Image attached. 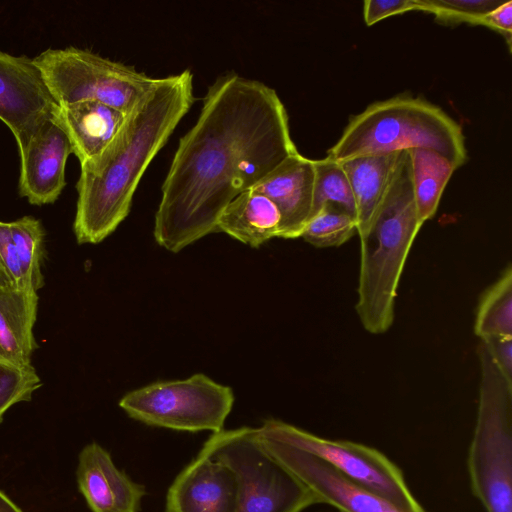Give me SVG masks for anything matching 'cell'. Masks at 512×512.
Listing matches in <instances>:
<instances>
[{
    "label": "cell",
    "mask_w": 512,
    "mask_h": 512,
    "mask_svg": "<svg viewBox=\"0 0 512 512\" xmlns=\"http://www.w3.org/2000/svg\"><path fill=\"white\" fill-rule=\"evenodd\" d=\"M296 152L286 108L273 88L236 73L218 77L162 184L156 242L176 253L218 232L225 207Z\"/></svg>",
    "instance_id": "obj_1"
},
{
    "label": "cell",
    "mask_w": 512,
    "mask_h": 512,
    "mask_svg": "<svg viewBox=\"0 0 512 512\" xmlns=\"http://www.w3.org/2000/svg\"><path fill=\"white\" fill-rule=\"evenodd\" d=\"M194 100L190 70L157 78L108 147L80 164L73 225L79 244L100 243L127 217L144 172Z\"/></svg>",
    "instance_id": "obj_2"
},
{
    "label": "cell",
    "mask_w": 512,
    "mask_h": 512,
    "mask_svg": "<svg viewBox=\"0 0 512 512\" xmlns=\"http://www.w3.org/2000/svg\"><path fill=\"white\" fill-rule=\"evenodd\" d=\"M419 221L410 157L400 152L389 188L368 231L360 237V269L356 312L364 329L385 333L394 322L395 299Z\"/></svg>",
    "instance_id": "obj_3"
},
{
    "label": "cell",
    "mask_w": 512,
    "mask_h": 512,
    "mask_svg": "<svg viewBox=\"0 0 512 512\" xmlns=\"http://www.w3.org/2000/svg\"><path fill=\"white\" fill-rule=\"evenodd\" d=\"M412 148L434 150L457 168L467 160L461 126L440 107L410 95L374 102L352 116L327 157L342 162Z\"/></svg>",
    "instance_id": "obj_4"
},
{
    "label": "cell",
    "mask_w": 512,
    "mask_h": 512,
    "mask_svg": "<svg viewBox=\"0 0 512 512\" xmlns=\"http://www.w3.org/2000/svg\"><path fill=\"white\" fill-rule=\"evenodd\" d=\"M479 401L467 468L486 512H512V385L480 342Z\"/></svg>",
    "instance_id": "obj_5"
},
{
    "label": "cell",
    "mask_w": 512,
    "mask_h": 512,
    "mask_svg": "<svg viewBox=\"0 0 512 512\" xmlns=\"http://www.w3.org/2000/svg\"><path fill=\"white\" fill-rule=\"evenodd\" d=\"M202 453L228 466L238 487V512H302L318 498L264 446L258 428L221 430Z\"/></svg>",
    "instance_id": "obj_6"
},
{
    "label": "cell",
    "mask_w": 512,
    "mask_h": 512,
    "mask_svg": "<svg viewBox=\"0 0 512 512\" xmlns=\"http://www.w3.org/2000/svg\"><path fill=\"white\" fill-rule=\"evenodd\" d=\"M33 62L59 106L95 100L129 114L157 80L133 66L75 47L47 49Z\"/></svg>",
    "instance_id": "obj_7"
},
{
    "label": "cell",
    "mask_w": 512,
    "mask_h": 512,
    "mask_svg": "<svg viewBox=\"0 0 512 512\" xmlns=\"http://www.w3.org/2000/svg\"><path fill=\"white\" fill-rule=\"evenodd\" d=\"M234 400L230 387L198 373L133 390L121 398L119 406L130 418L149 426L216 433L223 430Z\"/></svg>",
    "instance_id": "obj_8"
},
{
    "label": "cell",
    "mask_w": 512,
    "mask_h": 512,
    "mask_svg": "<svg viewBox=\"0 0 512 512\" xmlns=\"http://www.w3.org/2000/svg\"><path fill=\"white\" fill-rule=\"evenodd\" d=\"M258 430L263 436L321 458L346 477L407 512H427L411 493L402 471L372 447L322 438L277 419L265 420Z\"/></svg>",
    "instance_id": "obj_9"
},
{
    "label": "cell",
    "mask_w": 512,
    "mask_h": 512,
    "mask_svg": "<svg viewBox=\"0 0 512 512\" xmlns=\"http://www.w3.org/2000/svg\"><path fill=\"white\" fill-rule=\"evenodd\" d=\"M259 435L266 449L311 490L320 504L331 505L340 512H407L346 477L321 458Z\"/></svg>",
    "instance_id": "obj_10"
},
{
    "label": "cell",
    "mask_w": 512,
    "mask_h": 512,
    "mask_svg": "<svg viewBox=\"0 0 512 512\" xmlns=\"http://www.w3.org/2000/svg\"><path fill=\"white\" fill-rule=\"evenodd\" d=\"M58 107L33 59L0 51V120L13 133L19 154Z\"/></svg>",
    "instance_id": "obj_11"
},
{
    "label": "cell",
    "mask_w": 512,
    "mask_h": 512,
    "mask_svg": "<svg viewBox=\"0 0 512 512\" xmlns=\"http://www.w3.org/2000/svg\"><path fill=\"white\" fill-rule=\"evenodd\" d=\"M238 507L232 470L199 451L170 485L164 512H238Z\"/></svg>",
    "instance_id": "obj_12"
},
{
    "label": "cell",
    "mask_w": 512,
    "mask_h": 512,
    "mask_svg": "<svg viewBox=\"0 0 512 512\" xmlns=\"http://www.w3.org/2000/svg\"><path fill=\"white\" fill-rule=\"evenodd\" d=\"M55 116L38 129L20 153L19 192L33 205L55 202L66 184V162L73 152Z\"/></svg>",
    "instance_id": "obj_13"
},
{
    "label": "cell",
    "mask_w": 512,
    "mask_h": 512,
    "mask_svg": "<svg viewBox=\"0 0 512 512\" xmlns=\"http://www.w3.org/2000/svg\"><path fill=\"white\" fill-rule=\"evenodd\" d=\"M76 477L79 491L92 512L141 511L145 486L119 470L100 444L91 442L83 447Z\"/></svg>",
    "instance_id": "obj_14"
},
{
    "label": "cell",
    "mask_w": 512,
    "mask_h": 512,
    "mask_svg": "<svg viewBox=\"0 0 512 512\" xmlns=\"http://www.w3.org/2000/svg\"><path fill=\"white\" fill-rule=\"evenodd\" d=\"M314 176L313 160L296 152L251 188L277 207L281 216L278 237H301L311 214Z\"/></svg>",
    "instance_id": "obj_15"
},
{
    "label": "cell",
    "mask_w": 512,
    "mask_h": 512,
    "mask_svg": "<svg viewBox=\"0 0 512 512\" xmlns=\"http://www.w3.org/2000/svg\"><path fill=\"white\" fill-rule=\"evenodd\" d=\"M128 114L95 100L60 105L56 120L80 164L101 154L122 129Z\"/></svg>",
    "instance_id": "obj_16"
},
{
    "label": "cell",
    "mask_w": 512,
    "mask_h": 512,
    "mask_svg": "<svg viewBox=\"0 0 512 512\" xmlns=\"http://www.w3.org/2000/svg\"><path fill=\"white\" fill-rule=\"evenodd\" d=\"M44 236L41 222L32 216L0 221V261L16 287L34 292L43 287Z\"/></svg>",
    "instance_id": "obj_17"
},
{
    "label": "cell",
    "mask_w": 512,
    "mask_h": 512,
    "mask_svg": "<svg viewBox=\"0 0 512 512\" xmlns=\"http://www.w3.org/2000/svg\"><path fill=\"white\" fill-rule=\"evenodd\" d=\"M39 297L37 292L0 286V362L16 366L31 364L37 348L34 324Z\"/></svg>",
    "instance_id": "obj_18"
},
{
    "label": "cell",
    "mask_w": 512,
    "mask_h": 512,
    "mask_svg": "<svg viewBox=\"0 0 512 512\" xmlns=\"http://www.w3.org/2000/svg\"><path fill=\"white\" fill-rule=\"evenodd\" d=\"M400 152L359 156L340 162L354 194L359 237L368 231L389 188Z\"/></svg>",
    "instance_id": "obj_19"
},
{
    "label": "cell",
    "mask_w": 512,
    "mask_h": 512,
    "mask_svg": "<svg viewBox=\"0 0 512 512\" xmlns=\"http://www.w3.org/2000/svg\"><path fill=\"white\" fill-rule=\"evenodd\" d=\"M281 216L275 204L263 194L247 190L235 197L217 222L218 232L257 248L278 237Z\"/></svg>",
    "instance_id": "obj_20"
},
{
    "label": "cell",
    "mask_w": 512,
    "mask_h": 512,
    "mask_svg": "<svg viewBox=\"0 0 512 512\" xmlns=\"http://www.w3.org/2000/svg\"><path fill=\"white\" fill-rule=\"evenodd\" d=\"M407 151L417 214L419 221L424 224L435 215L443 191L458 168L434 150L412 148Z\"/></svg>",
    "instance_id": "obj_21"
},
{
    "label": "cell",
    "mask_w": 512,
    "mask_h": 512,
    "mask_svg": "<svg viewBox=\"0 0 512 512\" xmlns=\"http://www.w3.org/2000/svg\"><path fill=\"white\" fill-rule=\"evenodd\" d=\"M474 332L481 339L512 336V268H505L498 280L481 296L476 310Z\"/></svg>",
    "instance_id": "obj_22"
},
{
    "label": "cell",
    "mask_w": 512,
    "mask_h": 512,
    "mask_svg": "<svg viewBox=\"0 0 512 512\" xmlns=\"http://www.w3.org/2000/svg\"><path fill=\"white\" fill-rule=\"evenodd\" d=\"M314 188L309 220L326 204H333L357 221L354 194L340 162L326 157L313 160Z\"/></svg>",
    "instance_id": "obj_23"
},
{
    "label": "cell",
    "mask_w": 512,
    "mask_h": 512,
    "mask_svg": "<svg viewBox=\"0 0 512 512\" xmlns=\"http://www.w3.org/2000/svg\"><path fill=\"white\" fill-rule=\"evenodd\" d=\"M357 233V221L341 208L324 205L306 224L301 235L311 245L319 248L344 244Z\"/></svg>",
    "instance_id": "obj_24"
},
{
    "label": "cell",
    "mask_w": 512,
    "mask_h": 512,
    "mask_svg": "<svg viewBox=\"0 0 512 512\" xmlns=\"http://www.w3.org/2000/svg\"><path fill=\"white\" fill-rule=\"evenodd\" d=\"M417 10L434 14L445 25L466 22L481 25L483 18L502 5L503 0H416Z\"/></svg>",
    "instance_id": "obj_25"
},
{
    "label": "cell",
    "mask_w": 512,
    "mask_h": 512,
    "mask_svg": "<svg viewBox=\"0 0 512 512\" xmlns=\"http://www.w3.org/2000/svg\"><path fill=\"white\" fill-rule=\"evenodd\" d=\"M42 385L35 368L0 362V423L4 413L14 404L30 401Z\"/></svg>",
    "instance_id": "obj_26"
},
{
    "label": "cell",
    "mask_w": 512,
    "mask_h": 512,
    "mask_svg": "<svg viewBox=\"0 0 512 512\" xmlns=\"http://www.w3.org/2000/svg\"><path fill=\"white\" fill-rule=\"evenodd\" d=\"M411 10H417L416 0H366L363 3V16L367 26Z\"/></svg>",
    "instance_id": "obj_27"
},
{
    "label": "cell",
    "mask_w": 512,
    "mask_h": 512,
    "mask_svg": "<svg viewBox=\"0 0 512 512\" xmlns=\"http://www.w3.org/2000/svg\"><path fill=\"white\" fill-rule=\"evenodd\" d=\"M481 342L506 381L512 385V336L490 337Z\"/></svg>",
    "instance_id": "obj_28"
},
{
    "label": "cell",
    "mask_w": 512,
    "mask_h": 512,
    "mask_svg": "<svg viewBox=\"0 0 512 512\" xmlns=\"http://www.w3.org/2000/svg\"><path fill=\"white\" fill-rule=\"evenodd\" d=\"M481 25L489 27L502 34L510 49L512 34V1H505L502 5L488 13L483 18Z\"/></svg>",
    "instance_id": "obj_29"
},
{
    "label": "cell",
    "mask_w": 512,
    "mask_h": 512,
    "mask_svg": "<svg viewBox=\"0 0 512 512\" xmlns=\"http://www.w3.org/2000/svg\"><path fill=\"white\" fill-rule=\"evenodd\" d=\"M0 512H24L0 489Z\"/></svg>",
    "instance_id": "obj_30"
},
{
    "label": "cell",
    "mask_w": 512,
    "mask_h": 512,
    "mask_svg": "<svg viewBox=\"0 0 512 512\" xmlns=\"http://www.w3.org/2000/svg\"><path fill=\"white\" fill-rule=\"evenodd\" d=\"M11 281L9 279L8 274L6 273L1 261H0V286H5L10 284Z\"/></svg>",
    "instance_id": "obj_31"
}]
</instances>
